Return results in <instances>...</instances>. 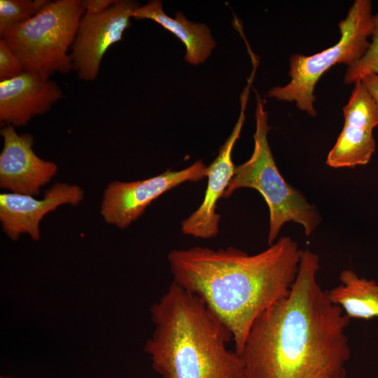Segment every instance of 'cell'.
Returning a JSON list of instances; mask_svg holds the SVG:
<instances>
[{
    "label": "cell",
    "instance_id": "cell-5",
    "mask_svg": "<svg viewBox=\"0 0 378 378\" xmlns=\"http://www.w3.org/2000/svg\"><path fill=\"white\" fill-rule=\"evenodd\" d=\"M85 12L83 1H50L27 22L0 31L1 38L17 54L25 71L50 79L73 69L69 51Z\"/></svg>",
    "mask_w": 378,
    "mask_h": 378
},
{
    "label": "cell",
    "instance_id": "cell-8",
    "mask_svg": "<svg viewBox=\"0 0 378 378\" xmlns=\"http://www.w3.org/2000/svg\"><path fill=\"white\" fill-rule=\"evenodd\" d=\"M134 1L117 0L106 11L82 17L71 47L72 67L83 80H93L108 49L121 41L131 24L133 12L139 7Z\"/></svg>",
    "mask_w": 378,
    "mask_h": 378
},
{
    "label": "cell",
    "instance_id": "cell-20",
    "mask_svg": "<svg viewBox=\"0 0 378 378\" xmlns=\"http://www.w3.org/2000/svg\"><path fill=\"white\" fill-rule=\"evenodd\" d=\"M360 80L378 104V74H368Z\"/></svg>",
    "mask_w": 378,
    "mask_h": 378
},
{
    "label": "cell",
    "instance_id": "cell-3",
    "mask_svg": "<svg viewBox=\"0 0 378 378\" xmlns=\"http://www.w3.org/2000/svg\"><path fill=\"white\" fill-rule=\"evenodd\" d=\"M150 311L155 329L144 349L162 378H246L227 347L231 332L196 295L172 281Z\"/></svg>",
    "mask_w": 378,
    "mask_h": 378
},
{
    "label": "cell",
    "instance_id": "cell-16",
    "mask_svg": "<svg viewBox=\"0 0 378 378\" xmlns=\"http://www.w3.org/2000/svg\"><path fill=\"white\" fill-rule=\"evenodd\" d=\"M48 0H1L0 31L24 23L38 13Z\"/></svg>",
    "mask_w": 378,
    "mask_h": 378
},
{
    "label": "cell",
    "instance_id": "cell-19",
    "mask_svg": "<svg viewBox=\"0 0 378 378\" xmlns=\"http://www.w3.org/2000/svg\"><path fill=\"white\" fill-rule=\"evenodd\" d=\"M117 0H87L83 1L87 14L96 15L110 8Z\"/></svg>",
    "mask_w": 378,
    "mask_h": 378
},
{
    "label": "cell",
    "instance_id": "cell-17",
    "mask_svg": "<svg viewBox=\"0 0 378 378\" xmlns=\"http://www.w3.org/2000/svg\"><path fill=\"white\" fill-rule=\"evenodd\" d=\"M372 41L363 56L349 66L344 75L346 84L355 83L368 74H378V11L374 15Z\"/></svg>",
    "mask_w": 378,
    "mask_h": 378
},
{
    "label": "cell",
    "instance_id": "cell-12",
    "mask_svg": "<svg viewBox=\"0 0 378 378\" xmlns=\"http://www.w3.org/2000/svg\"><path fill=\"white\" fill-rule=\"evenodd\" d=\"M84 197L77 185L56 183L46 190L42 199L15 192L0 195V221L6 234L17 240L22 234H28L36 241L40 239L39 224L48 213L58 206L76 205Z\"/></svg>",
    "mask_w": 378,
    "mask_h": 378
},
{
    "label": "cell",
    "instance_id": "cell-14",
    "mask_svg": "<svg viewBox=\"0 0 378 378\" xmlns=\"http://www.w3.org/2000/svg\"><path fill=\"white\" fill-rule=\"evenodd\" d=\"M132 18L153 20L174 34L185 45V60L190 64L197 65L205 62L216 47V42L206 25L188 20L181 12L176 13L174 18H170L164 12L161 1H150L138 7L133 12Z\"/></svg>",
    "mask_w": 378,
    "mask_h": 378
},
{
    "label": "cell",
    "instance_id": "cell-10",
    "mask_svg": "<svg viewBox=\"0 0 378 378\" xmlns=\"http://www.w3.org/2000/svg\"><path fill=\"white\" fill-rule=\"evenodd\" d=\"M251 83L252 80L249 79L241 94L239 116L230 135L220 146L217 157L208 166L207 186L201 204L181 222V230L184 234L210 239L218 233L220 215L216 211L217 202L220 197H223L234 174L235 165L232 160V152L245 121V111Z\"/></svg>",
    "mask_w": 378,
    "mask_h": 378
},
{
    "label": "cell",
    "instance_id": "cell-11",
    "mask_svg": "<svg viewBox=\"0 0 378 378\" xmlns=\"http://www.w3.org/2000/svg\"><path fill=\"white\" fill-rule=\"evenodd\" d=\"M1 135L0 187L10 192L38 195L41 188L56 174L57 165L34 153L31 134H19L14 127L4 125Z\"/></svg>",
    "mask_w": 378,
    "mask_h": 378
},
{
    "label": "cell",
    "instance_id": "cell-1",
    "mask_svg": "<svg viewBox=\"0 0 378 378\" xmlns=\"http://www.w3.org/2000/svg\"><path fill=\"white\" fill-rule=\"evenodd\" d=\"M318 255L302 251L289 293L262 312L239 353L246 378H346L350 318L316 279Z\"/></svg>",
    "mask_w": 378,
    "mask_h": 378
},
{
    "label": "cell",
    "instance_id": "cell-18",
    "mask_svg": "<svg viewBox=\"0 0 378 378\" xmlns=\"http://www.w3.org/2000/svg\"><path fill=\"white\" fill-rule=\"evenodd\" d=\"M24 71L17 54L4 40H0V81L14 78Z\"/></svg>",
    "mask_w": 378,
    "mask_h": 378
},
{
    "label": "cell",
    "instance_id": "cell-13",
    "mask_svg": "<svg viewBox=\"0 0 378 378\" xmlns=\"http://www.w3.org/2000/svg\"><path fill=\"white\" fill-rule=\"evenodd\" d=\"M62 97L59 86L29 71L0 81V120L4 125L26 126L48 112Z\"/></svg>",
    "mask_w": 378,
    "mask_h": 378
},
{
    "label": "cell",
    "instance_id": "cell-2",
    "mask_svg": "<svg viewBox=\"0 0 378 378\" xmlns=\"http://www.w3.org/2000/svg\"><path fill=\"white\" fill-rule=\"evenodd\" d=\"M302 251L288 237L254 255L233 246L172 250L173 282L196 295L229 329L239 354L256 318L287 295Z\"/></svg>",
    "mask_w": 378,
    "mask_h": 378
},
{
    "label": "cell",
    "instance_id": "cell-15",
    "mask_svg": "<svg viewBox=\"0 0 378 378\" xmlns=\"http://www.w3.org/2000/svg\"><path fill=\"white\" fill-rule=\"evenodd\" d=\"M340 284L328 291L331 302L349 318L370 320L378 317V284L358 276L351 270L340 274Z\"/></svg>",
    "mask_w": 378,
    "mask_h": 378
},
{
    "label": "cell",
    "instance_id": "cell-4",
    "mask_svg": "<svg viewBox=\"0 0 378 378\" xmlns=\"http://www.w3.org/2000/svg\"><path fill=\"white\" fill-rule=\"evenodd\" d=\"M255 131L254 148L251 158L235 166L234 174L223 197H230L235 190L247 188L260 192L270 211L269 246L274 244L281 227L288 222L298 223L309 236L321 222L316 207L290 186L279 172L267 140L270 130L264 101L256 92Z\"/></svg>",
    "mask_w": 378,
    "mask_h": 378
},
{
    "label": "cell",
    "instance_id": "cell-9",
    "mask_svg": "<svg viewBox=\"0 0 378 378\" xmlns=\"http://www.w3.org/2000/svg\"><path fill=\"white\" fill-rule=\"evenodd\" d=\"M343 108L344 124L326 164L334 168L367 164L375 151L372 134L378 126V104L361 80H357Z\"/></svg>",
    "mask_w": 378,
    "mask_h": 378
},
{
    "label": "cell",
    "instance_id": "cell-6",
    "mask_svg": "<svg viewBox=\"0 0 378 378\" xmlns=\"http://www.w3.org/2000/svg\"><path fill=\"white\" fill-rule=\"evenodd\" d=\"M374 26L370 0H356L346 17L339 23V41L323 51L310 56L293 54L290 58V80L284 86L272 88L267 97L279 101L294 102L300 111L311 116L314 106V88L321 76L332 66L344 64L349 66L365 53Z\"/></svg>",
    "mask_w": 378,
    "mask_h": 378
},
{
    "label": "cell",
    "instance_id": "cell-21",
    "mask_svg": "<svg viewBox=\"0 0 378 378\" xmlns=\"http://www.w3.org/2000/svg\"><path fill=\"white\" fill-rule=\"evenodd\" d=\"M0 378H11V377H7V376H1Z\"/></svg>",
    "mask_w": 378,
    "mask_h": 378
},
{
    "label": "cell",
    "instance_id": "cell-7",
    "mask_svg": "<svg viewBox=\"0 0 378 378\" xmlns=\"http://www.w3.org/2000/svg\"><path fill=\"white\" fill-rule=\"evenodd\" d=\"M207 168L199 160L183 169H169L144 180L111 182L104 192L101 215L106 223L126 228L164 192L185 182H196L206 177Z\"/></svg>",
    "mask_w": 378,
    "mask_h": 378
}]
</instances>
